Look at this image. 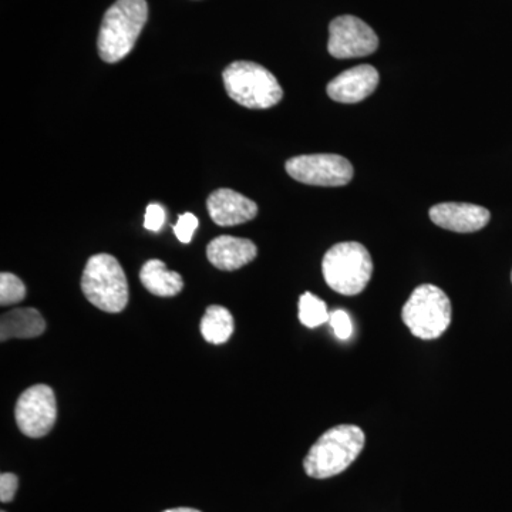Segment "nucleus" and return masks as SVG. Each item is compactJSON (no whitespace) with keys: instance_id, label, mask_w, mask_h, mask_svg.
<instances>
[{"instance_id":"1","label":"nucleus","mask_w":512,"mask_h":512,"mask_svg":"<svg viewBox=\"0 0 512 512\" xmlns=\"http://www.w3.org/2000/svg\"><path fill=\"white\" fill-rule=\"evenodd\" d=\"M365 443V433L360 427L340 424L323 433L313 444L303 461V468L316 480L338 476L355 463Z\"/></svg>"},{"instance_id":"2","label":"nucleus","mask_w":512,"mask_h":512,"mask_svg":"<svg viewBox=\"0 0 512 512\" xmlns=\"http://www.w3.org/2000/svg\"><path fill=\"white\" fill-rule=\"evenodd\" d=\"M147 18L146 0H117L101 23L97 40L101 59L107 63L123 60L134 49Z\"/></svg>"},{"instance_id":"3","label":"nucleus","mask_w":512,"mask_h":512,"mask_svg":"<svg viewBox=\"0 0 512 512\" xmlns=\"http://www.w3.org/2000/svg\"><path fill=\"white\" fill-rule=\"evenodd\" d=\"M322 271L333 291L345 296L359 295L372 279V256L359 242H340L323 256Z\"/></svg>"},{"instance_id":"4","label":"nucleus","mask_w":512,"mask_h":512,"mask_svg":"<svg viewBox=\"0 0 512 512\" xmlns=\"http://www.w3.org/2000/svg\"><path fill=\"white\" fill-rule=\"evenodd\" d=\"M222 77L228 96L247 109H271L284 97L274 74L258 63H231Z\"/></svg>"},{"instance_id":"5","label":"nucleus","mask_w":512,"mask_h":512,"mask_svg":"<svg viewBox=\"0 0 512 512\" xmlns=\"http://www.w3.org/2000/svg\"><path fill=\"white\" fill-rule=\"evenodd\" d=\"M82 291L87 301L100 311H124L128 303V282L120 262L109 254L92 256L84 268Z\"/></svg>"},{"instance_id":"6","label":"nucleus","mask_w":512,"mask_h":512,"mask_svg":"<svg viewBox=\"0 0 512 512\" xmlns=\"http://www.w3.org/2000/svg\"><path fill=\"white\" fill-rule=\"evenodd\" d=\"M402 318L413 336L423 340L439 339L453 318L451 302L443 289L430 284L414 289L404 303Z\"/></svg>"},{"instance_id":"7","label":"nucleus","mask_w":512,"mask_h":512,"mask_svg":"<svg viewBox=\"0 0 512 512\" xmlns=\"http://www.w3.org/2000/svg\"><path fill=\"white\" fill-rule=\"evenodd\" d=\"M286 173L302 184L342 187L353 178V165L336 154H311L286 161Z\"/></svg>"},{"instance_id":"8","label":"nucleus","mask_w":512,"mask_h":512,"mask_svg":"<svg viewBox=\"0 0 512 512\" xmlns=\"http://www.w3.org/2000/svg\"><path fill=\"white\" fill-rule=\"evenodd\" d=\"M15 417L20 431L30 439H40L49 434L57 419L56 396L52 387L35 384L20 394Z\"/></svg>"},{"instance_id":"9","label":"nucleus","mask_w":512,"mask_h":512,"mask_svg":"<svg viewBox=\"0 0 512 512\" xmlns=\"http://www.w3.org/2000/svg\"><path fill=\"white\" fill-rule=\"evenodd\" d=\"M379 37L375 30L355 16H339L329 26L328 50L336 59H355L375 53Z\"/></svg>"},{"instance_id":"10","label":"nucleus","mask_w":512,"mask_h":512,"mask_svg":"<svg viewBox=\"0 0 512 512\" xmlns=\"http://www.w3.org/2000/svg\"><path fill=\"white\" fill-rule=\"evenodd\" d=\"M430 218L434 224L447 231L468 234L483 229L490 222L491 215L487 208L480 205L443 202L431 208Z\"/></svg>"},{"instance_id":"11","label":"nucleus","mask_w":512,"mask_h":512,"mask_svg":"<svg viewBox=\"0 0 512 512\" xmlns=\"http://www.w3.org/2000/svg\"><path fill=\"white\" fill-rule=\"evenodd\" d=\"M379 84V72L369 64H360L340 73L328 84L330 99L338 103H359L375 93Z\"/></svg>"},{"instance_id":"12","label":"nucleus","mask_w":512,"mask_h":512,"mask_svg":"<svg viewBox=\"0 0 512 512\" xmlns=\"http://www.w3.org/2000/svg\"><path fill=\"white\" fill-rule=\"evenodd\" d=\"M211 220L220 227H234L254 220L258 214V205L245 195L228 188L212 192L207 201Z\"/></svg>"},{"instance_id":"13","label":"nucleus","mask_w":512,"mask_h":512,"mask_svg":"<svg viewBox=\"0 0 512 512\" xmlns=\"http://www.w3.org/2000/svg\"><path fill=\"white\" fill-rule=\"evenodd\" d=\"M258 248L247 238L221 235L212 239L207 247L208 261L221 271H237L254 261Z\"/></svg>"},{"instance_id":"14","label":"nucleus","mask_w":512,"mask_h":512,"mask_svg":"<svg viewBox=\"0 0 512 512\" xmlns=\"http://www.w3.org/2000/svg\"><path fill=\"white\" fill-rule=\"evenodd\" d=\"M46 322L39 311L33 308L13 309L3 313L0 320V340L32 339L43 335Z\"/></svg>"},{"instance_id":"15","label":"nucleus","mask_w":512,"mask_h":512,"mask_svg":"<svg viewBox=\"0 0 512 512\" xmlns=\"http://www.w3.org/2000/svg\"><path fill=\"white\" fill-rule=\"evenodd\" d=\"M140 281L144 288L161 298L178 295L184 288V281L178 272L170 271L160 259H150L140 271Z\"/></svg>"},{"instance_id":"16","label":"nucleus","mask_w":512,"mask_h":512,"mask_svg":"<svg viewBox=\"0 0 512 512\" xmlns=\"http://www.w3.org/2000/svg\"><path fill=\"white\" fill-rule=\"evenodd\" d=\"M201 335L212 345L228 342L234 333L235 323L231 312L220 305L208 306L201 320Z\"/></svg>"},{"instance_id":"17","label":"nucleus","mask_w":512,"mask_h":512,"mask_svg":"<svg viewBox=\"0 0 512 512\" xmlns=\"http://www.w3.org/2000/svg\"><path fill=\"white\" fill-rule=\"evenodd\" d=\"M330 313L326 303L311 292L303 293L299 299V320L309 329L319 328L329 322Z\"/></svg>"},{"instance_id":"18","label":"nucleus","mask_w":512,"mask_h":512,"mask_svg":"<svg viewBox=\"0 0 512 512\" xmlns=\"http://www.w3.org/2000/svg\"><path fill=\"white\" fill-rule=\"evenodd\" d=\"M26 298V286L18 276L3 272L0 275V305L10 306Z\"/></svg>"},{"instance_id":"19","label":"nucleus","mask_w":512,"mask_h":512,"mask_svg":"<svg viewBox=\"0 0 512 512\" xmlns=\"http://www.w3.org/2000/svg\"><path fill=\"white\" fill-rule=\"evenodd\" d=\"M198 225H200V221L191 212H185V214L180 215L177 224L174 225V232L177 235L178 241L183 242V244H190Z\"/></svg>"},{"instance_id":"20","label":"nucleus","mask_w":512,"mask_h":512,"mask_svg":"<svg viewBox=\"0 0 512 512\" xmlns=\"http://www.w3.org/2000/svg\"><path fill=\"white\" fill-rule=\"evenodd\" d=\"M329 323L332 326L333 332H335L336 338L348 340L352 336V320H350L348 313L342 311V309L330 313Z\"/></svg>"},{"instance_id":"21","label":"nucleus","mask_w":512,"mask_h":512,"mask_svg":"<svg viewBox=\"0 0 512 512\" xmlns=\"http://www.w3.org/2000/svg\"><path fill=\"white\" fill-rule=\"evenodd\" d=\"M167 221V214L160 204H150L146 210V218H144V228L148 231L158 232Z\"/></svg>"},{"instance_id":"22","label":"nucleus","mask_w":512,"mask_h":512,"mask_svg":"<svg viewBox=\"0 0 512 512\" xmlns=\"http://www.w3.org/2000/svg\"><path fill=\"white\" fill-rule=\"evenodd\" d=\"M19 480L15 474L3 473L0 476V501L2 503H10L15 498L16 491H18Z\"/></svg>"},{"instance_id":"23","label":"nucleus","mask_w":512,"mask_h":512,"mask_svg":"<svg viewBox=\"0 0 512 512\" xmlns=\"http://www.w3.org/2000/svg\"><path fill=\"white\" fill-rule=\"evenodd\" d=\"M164 512H201V511L194 510V508L181 507V508H173V510H167Z\"/></svg>"},{"instance_id":"24","label":"nucleus","mask_w":512,"mask_h":512,"mask_svg":"<svg viewBox=\"0 0 512 512\" xmlns=\"http://www.w3.org/2000/svg\"><path fill=\"white\" fill-rule=\"evenodd\" d=\"M511 279H512V274H511Z\"/></svg>"},{"instance_id":"25","label":"nucleus","mask_w":512,"mask_h":512,"mask_svg":"<svg viewBox=\"0 0 512 512\" xmlns=\"http://www.w3.org/2000/svg\"><path fill=\"white\" fill-rule=\"evenodd\" d=\"M2 512H5V511H2Z\"/></svg>"}]
</instances>
